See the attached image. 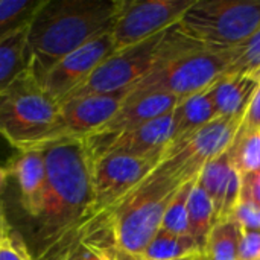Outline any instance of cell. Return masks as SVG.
<instances>
[{
    "label": "cell",
    "mask_w": 260,
    "mask_h": 260,
    "mask_svg": "<svg viewBox=\"0 0 260 260\" xmlns=\"http://www.w3.org/2000/svg\"><path fill=\"white\" fill-rule=\"evenodd\" d=\"M46 189L37 215L9 232L32 260H66L98 219L91 160L84 140L66 137L44 148Z\"/></svg>",
    "instance_id": "1"
},
{
    "label": "cell",
    "mask_w": 260,
    "mask_h": 260,
    "mask_svg": "<svg viewBox=\"0 0 260 260\" xmlns=\"http://www.w3.org/2000/svg\"><path fill=\"white\" fill-rule=\"evenodd\" d=\"M120 0H44L27 30V72L41 84L64 56L113 30Z\"/></svg>",
    "instance_id": "2"
},
{
    "label": "cell",
    "mask_w": 260,
    "mask_h": 260,
    "mask_svg": "<svg viewBox=\"0 0 260 260\" xmlns=\"http://www.w3.org/2000/svg\"><path fill=\"white\" fill-rule=\"evenodd\" d=\"M184 183L158 165L137 187L99 216L105 221L116 248L142 256L161 229L165 212Z\"/></svg>",
    "instance_id": "3"
},
{
    "label": "cell",
    "mask_w": 260,
    "mask_h": 260,
    "mask_svg": "<svg viewBox=\"0 0 260 260\" xmlns=\"http://www.w3.org/2000/svg\"><path fill=\"white\" fill-rule=\"evenodd\" d=\"M0 136L18 151L66 139L59 104L27 70L0 93Z\"/></svg>",
    "instance_id": "4"
},
{
    "label": "cell",
    "mask_w": 260,
    "mask_h": 260,
    "mask_svg": "<svg viewBox=\"0 0 260 260\" xmlns=\"http://www.w3.org/2000/svg\"><path fill=\"white\" fill-rule=\"evenodd\" d=\"M227 62L229 50L204 49L180 34L174 24L168 30L160 61L129 93H163L183 99L215 84L224 75Z\"/></svg>",
    "instance_id": "5"
},
{
    "label": "cell",
    "mask_w": 260,
    "mask_h": 260,
    "mask_svg": "<svg viewBox=\"0 0 260 260\" xmlns=\"http://www.w3.org/2000/svg\"><path fill=\"white\" fill-rule=\"evenodd\" d=\"M260 26V0H193L175 23L186 38L209 50L227 52Z\"/></svg>",
    "instance_id": "6"
},
{
    "label": "cell",
    "mask_w": 260,
    "mask_h": 260,
    "mask_svg": "<svg viewBox=\"0 0 260 260\" xmlns=\"http://www.w3.org/2000/svg\"><path fill=\"white\" fill-rule=\"evenodd\" d=\"M168 30L136 46L116 50L69 98L131 90L160 61L165 52Z\"/></svg>",
    "instance_id": "7"
},
{
    "label": "cell",
    "mask_w": 260,
    "mask_h": 260,
    "mask_svg": "<svg viewBox=\"0 0 260 260\" xmlns=\"http://www.w3.org/2000/svg\"><path fill=\"white\" fill-rule=\"evenodd\" d=\"M241 126V120L218 117L195 133L171 142L161 155L160 165L172 175L187 181L200 175L210 160L227 152Z\"/></svg>",
    "instance_id": "8"
},
{
    "label": "cell",
    "mask_w": 260,
    "mask_h": 260,
    "mask_svg": "<svg viewBox=\"0 0 260 260\" xmlns=\"http://www.w3.org/2000/svg\"><path fill=\"white\" fill-rule=\"evenodd\" d=\"M163 154L137 157L105 154L91 161V184L96 216L107 213L125 195L137 187L161 161Z\"/></svg>",
    "instance_id": "9"
},
{
    "label": "cell",
    "mask_w": 260,
    "mask_h": 260,
    "mask_svg": "<svg viewBox=\"0 0 260 260\" xmlns=\"http://www.w3.org/2000/svg\"><path fill=\"white\" fill-rule=\"evenodd\" d=\"M193 0H120L111 37L116 50L143 43L174 26Z\"/></svg>",
    "instance_id": "10"
},
{
    "label": "cell",
    "mask_w": 260,
    "mask_h": 260,
    "mask_svg": "<svg viewBox=\"0 0 260 260\" xmlns=\"http://www.w3.org/2000/svg\"><path fill=\"white\" fill-rule=\"evenodd\" d=\"M114 52L111 32L104 34L58 61L44 76L41 87L52 99L61 104Z\"/></svg>",
    "instance_id": "11"
},
{
    "label": "cell",
    "mask_w": 260,
    "mask_h": 260,
    "mask_svg": "<svg viewBox=\"0 0 260 260\" xmlns=\"http://www.w3.org/2000/svg\"><path fill=\"white\" fill-rule=\"evenodd\" d=\"M172 139V111L139 126L125 129L111 137L91 136L84 140L90 160H96L105 154L126 155H155L163 154Z\"/></svg>",
    "instance_id": "12"
},
{
    "label": "cell",
    "mask_w": 260,
    "mask_h": 260,
    "mask_svg": "<svg viewBox=\"0 0 260 260\" xmlns=\"http://www.w3.org/2000/svg\"><path fill=\"white\" fill-rule=\"evenodd\" d=\"M131 90L75 96L59 104L66 137L85 140L102 129L120 110Z\"/></svg>",
    "instance_id": "13"
},
{
    "label": "cell",
    "mask_w": 260,
    "mask_h": 260,
    "mask_svg": "<svg viewBox=\"0 0 260 260\" xmlns=\"http://www.w3.org/2000/svg\"><path fill=\"white\" fill-rule=\"evenodd\" d=\"M8 168L17 186L18 204L24 222L37 215L46 189L47 172L44 149L18 151Z\"/></svg>",
    "instance_id": "14"
},
{
    "label": "cell",
    "mask_w": 260,
    "mask_h": 260,
    "mask_svg": "<svg viewBox=\"0 0 260 260\" xmlns=\"http://www.w3.org/2000/svg\"><path fill=\"white\" fill-rule=\"evenodd\" d=\"M180 101H181L180 98L163 94V93H142V94L128 93L117 114L93 136L111 137L125 129L154 120L160 116L171 113Z\"/></svg>",
    "instance_id": "15"
},
{
    "label": "cell",
    "mask_w": 260,
    "mask_h": 260,
    "mask_svg": "<svg viewBox=\"0 0 260 260\" xmlns=\"http://www.w3.org/2000/svg\"><path fill=\"white\" fill-rule=\"evenodd\" d=\"M256 75H224L212 85V96L218 117L238 119L242 122L244 114L259 88Z\"/></svg>",
    "instance_id": "16"
},
{
    "label": "cell",
    "mask_w": 260,
    "mask_h": 260,
    "mask_svg": "<svg viewBox=\"0 0 260 260\" xmlns=\"http://www.w3.org/2000/svg\"><path fill=\"white\" fill-rule=\"evenodd\" d=\"M212 85L195 94L183 98L172 110L171 142H177L218 119V111L212 96Z\"/></svg>",
    "instance_id": "17"
},
{
    "label": "cell",
    "mask_w": 260,
    "mask_h": 260,
    "mask_svg": "<svg viewBox=\"0 0 260 260\" xmlns=\"http://www.w3.org/2000/svg\"><path fill=\"white\" fill-rule=\"evenodd\" d=\"M27 30L24 26L0 41V93L27 70Z\"/></svg>",
    "instance_id": "18"
},
{
    "label": "cell",
    "mask_w": 260,
    "mask_h": 260,
    "mask_svg": "<svg viewBox=\"0 0 260 260\" xmlns=\"http://www.w3.org/2000/svg\"><path fill=\"white\" fill-rule=\"evenodd\" d=\"M187 210H189V235L193 238V241L203 251L207 238L216 224V213L210 198L198 184V178L192 187Z\"/></svg>",
    "instance_id": "19"
},
{
    "label": "cell",
    "mask_w": 260,
    "mask_h": 260,
    "mask_svg": "<svg viewBox=\"0 0 260 260\" xmlns=\"http://www.w3.org/2000/svg\"><path fill=\"white\" fill-rule=\"evenodd\" d=\"M241 235L242 227L233 218L216 222L203 250L204 260H239Z\"/></svg>",
    "instance_id": "20"
},
{
    "label": "cell",
    "mask_w": 260,
    "mask_h": 260,
    "mask_svg": "<svg viewBox=\"0 0 260 260\" xmlns=\"http://www.w3.org/2000/svg\"><path fill=\"white\" fill-rule=\"evenodd\" d=\"M232 171H233V163L229 157V152H224L219 157L206 163L198 175V184L203 187V190L210 198L215 207L216 222L222 209V203H224V197H225V190L230 181Z\"/></svg>",
    "instance_id": "21"
},
{
    "label": "cell",
    "mask_w": 260,
    "mask_h": 260,
    "mask_svg": "<svg viewBox=\"0 0 260 260\" xmlns=\"http://www.w3.org/2000/svg\"><path fill=\"white\" fill-rule=\"evenodd\" d=\"M201 253V248L197 245L192 236L174 235L160 229L142 256L146 260H174Z\"/></svg>",
    "instance_id": "22"
},
{
    "label": "cell",
    "mask_w": 260,
    "mask_h": 260,
    "mask_svg": "<svg viewBox=\"0 0 260 260\" xmlns=\"http://www.w3.org/2000/svg\"><path fill=\"white\" fill-rule=\"evenodd\" d=\"M227 152L241 175L260 171V131L239 128Z\"/></svg>",
    "instance_id": "23"
},
{
    "label": "cell",
    "mask_w": 260,
    "mask_h": 260,
    "mask_svg": "<svg viewBox=\"0 0 260 260\" xmlns=\"http://www.w3.org/2000/svg\"><path fill=\"white\" fill-rule=\"evenodd\" d=\"M44 0H0V41L29 26Z\"/></svg>",
    "instance_id": "24"
},
{
    "label": "cell",
    "mask_w": 260,
    "mask_h": 260,
    "mask_svg": "<svg viewBox=\"0 0 260 260\" xmlns=\"http://www.w3.org/2000/svg\"><path fill=\"white\" fill-rule=\"evenodd\" d=\"M257 72H260V26L245 41L229 50L224 75H254Z\"/></svg>",
    "instance_id": "25"
},
{
    "label": "cell",
    "mask_w": 260,
    "mask_h": 260,
    "mask_svg": "<svg viewBox=\"0 0 260 260\" xmlns=\"http://www.w3.org/2000/svg\"><path fill=\"white\" fill-rule=\"evenodd\" d=\"M197 178L198 177L186 181L178 189V192L175 193V197L172 198V201L169 203V206L165 212L161 230H166V232L174 233V235H189L187 204H189V197H190V192H192V187H193Z\"/></svg>",
    "instance_id": "26"
},
{
    "label": "cell",
    "mask_w": 260,
    "mask_h": 260,
    "mask_svg": "<svg viewBox=\"0 0 260 260\" xmlns=\"http://www.w3.org/2000/svg\"><path fill=\"white\" fill-rule=\"evenodd\" d=\"M241 203L248 204L254 209H260V171L241 175Z\"/></svg>",
    "instance_id": "27"
},
{
    "label": "cell",
    "mask_w": 260,
    "mask_h": 260,
    "mask_svg": "<svg viewBox=\"0 0 260 260\" xmlns=\"http://www.w3.org/2000/svg\"><path fill=\"white\" fill-rule=\"evenodd\" d=\"M239 260H260V230L242 229Z\"/></svg>",
    "instance_id": "28"
},
{
    "label": "cell",
    "mask_w": 260,
    "mask_h": 260,
    "mask_svg": "<svg viewBox=\"0 0 260 260\" xmlns=\"http://www.w3.org/2000/svg\"><path fill=\"white\" fill-rule=\"evenodd\" d=\"M0 260H32L24 244L11 233L0 244Z\"/></svg>",
    "instance_id": "29"
},
{
    "label": "cell",
    "mask_w": 260,
    "mask_h": 260,
    "mask_svg": "<svg viewBox=\"0 0 260 260\" xmlns=\"http://www.w3.org/2000/svg\"><path fill=\"white\" fill-rule=\"evenodd\" d=\"M233 219L239 222L242 229H254L260 230V209H254L248 204L239 203Z\"/></svg>",
    "instance_id": "30"
},
{
    "label": "cell",
    "mask_w": 260,
    "mask_h": 260,
    "mask_svg": "<svg viewBox=\"0 0 260 260\" xmlns=\"http://www.w3.org/2000/svg\"><path fill=\"white\" fill-rule=\"evenodd\" d=\"M239 128L247 131H260V85L244 114Z\"/></svg>",
    "instance_id": "31"
},
{
    "label": "cell",
    "mask_w": 260,
    "mask_h": 260,
    "mask_svg": "<svg viewBox=\"0 0 260 260\" xmlns=\"http://www.w3.org/2000/svg\"><path fill=\"white\" fill-rule=\"evenodd\" d=\"M87 242V241H84ZM87 245L90 247V260H113L111 259V254H110V248H104V247H98V245H93L90 242H87Z\"/></svg>",
    "instance_id": "32"
},
{
    "label": "cell",
    "mask_w": 260,
    "mask_h": 260,
    "mask_svg": "<svg viewBox=\"0 0 260 260\" xmlns=\"http://www.w3.org/2000/svg\"><path fill=\"white\" fill-rule=\"evenodd\" d=\"M66 260H90V247L87 245V242L82 241L78 247H75Z\"/></svg>",
    "instance_id": "33"
},
{
    "label": "cell",
    "mask_w": 260,
    "mask_h": 260,
    "mask_svg": "<svg viewBox=\"0 0 260 260\" xmlns=\"http://www.w3.org/2000/svg\"><path fill=\"white\" fill-rule=\"evenodd\" d=\"M110 254H111V259L113 260H146L143 256L125 253V251L116 248V245H113V247L110 248Z\"/></svg>",
    "instance_id": "34"
},
{
    "label": "cell",
    "mask_w": 260,
    "mask_h": 260,
    "mask_svg": "<svg viewBox=\"0 0 260 260\" xmlns=\"http://www.w3.org/2000/svg\"><path fill=\"white\" fill-rule=\"evenodd\" d=\"M9 178H11V171L8 166H0V200L5 195L8 184H9Z\"/></svg>",
    "instance_id": "35"
},
{
    "label": "cell",
    "mask_w": 260,
    "mask_h": 260,
    "mask_svg": "<svg viewBox=\"0 0 260 260\" xmlns=\"http://www.w3.org/2000/svg\"><path fill=\"white\" fill-rule=\"evenodd\" d=\"M8 235H9V230H8V225H6V222H5L3 213H2V210H0V244H2V241H3Z\"/></svg>",
    "instance_id": "36"
},
{
    "label": "cell",
    "mask_w": 260,
    "mask_h": 260,
    "mask_svg": "<svg viewBox=\"0 0 260 260\" xmlns=\"http://www.w3.org/2000/svg\"><path fill=\"white\" fill-rule=\"evenodd\" d=\"M203 257V253L201 254H193V256H186V257H180V259H174V260H200Z\"/></svg>",
    "instance_id": "37"
},
{
    "label": "cell",
    "mask_w": 260,
    "mask_h": 260,
    "mask_svg": "<svg viewBox=\"0 0 260 260\" xmlns=\"http://www.w3.org/2000/svg\"><path fill=\"white\" fill-rule=\"evenodd\" d=\"M254 75H256V76L259 78V81H260V72H257V73H254Z\"/></svg>",
    "instance_id": "38"
},
{
    "label": "cell",
    "mask_w": 260,
    "mask_h": 260,
    "mask_svg": "<svg viewBox=\"0 0 260 260\" xmlns=\"http://www.w3.org/2000/svg\"><path fill=\"white\" fill-rule=\"evenodd\" d=\"M200 260H204V257H201V259H200Z\"/></svg>",
    "instance_id": "39"
}]
</instances>
